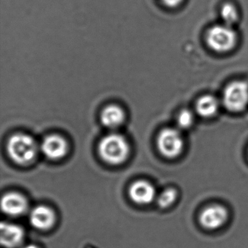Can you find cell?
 <instances>
[{"label": "cell", "mask_w": 248, "mask_h": 248, "mask_svg": "<svg viewBox=\"0 0 248 248\" xmlns=\"http://www.w3.org/2000/svg\"><path fill=\"white\" fill-rule=\"evenodd\" d=\"M23 248H39L38 247L36 246V245H26V246H24Z\"/></svg>", "instance_id": "ac0fdd59"}, {"label": "cell", "mask_w": 248, "mask_h": 248, "mask_svg": "<svg viewBox=\"0 0 248 248\" xmlns=\"http://www.w3.org/2000/svg\"><path fill=\"white\" fill-rule=\"evenodd\" d=\"M194 117L190 110H182L179 113L177 119V123L180 128L188 129L194 124Z\"/></svg>", "instance_id": "2e32d148"}, {"label": "cell", "mask_w": 248, "mask_h": 248, "mask_svg": "<svg viewBox=\"0 0 248 248\" xmlns=\"http://www.w3.org/2000/svg\"><path fill=\"white\" fill-rule=\"evenodd\" d=\"M227 210L223 206L213 204L203 210L200 216L202 226L210 230L218 229L227 221Z\"/></svg>", "instance_id": "8992f818"}, {"label": "cell", "mask_w": 248, "mask_h": 248, "mask_svg": "<svg viewBox=\"0 0 248 248\" xmlns=\"http://www.w3.org/2000/svg\"><path fill=\"white\" fill-rule=\"evenodd\" d=\"M156 191L150 183L143 180L133 183L129 188V196L132 201L138 204H148L155 198Z\"/></svg>", "instance_id": "9c48e42d"}, {"label": "cell", "mask_w": 248, "mask_h": 248, "mask_svg": "<svg viewBox=\"0 0 248 248\" xmlns=\"http://www.w3.org/2000/svg\"><path fill=\"white\" fill-rule=\"evenodd\" d=\"M2 210L10 216H19L27 211L28 202L27 199L17 192H9L2 197Z\"/></svg>", "instance_id": "30bf717a"}, {"label": "cell", "mask_w": 248, "mask_h": 248, "mask_svg": "<svg viewBox=\"0 0 248 248\" xmlns=\"http://www.w3.org/2000/svg\"><path fill=\"white\" fill-rule=\"evenodd\" d=\"M130 146L123 136L111 133L104 136L98 144V154L101 159L110 165H117L127 159Z\"/></svg>", "instance_id": "6da1fadb"}, {"label": "cell", "mask_w": 248, "mask_h": 248, "mask_svg": "<svg viewBox=\"0 0 248 248\" xmlns=\"http://www.w3.org/2000/svg\"><path fill=\"white\" fill-rule=\"evenodd\" d=\"M184 0H161V2L170 8H176L182 3Z\"/></svg>", "instance_id": "e0dca14e"}, {"label": "cell", "mask_w": 248, "mask_h": 248, "mask_svg": "<svg viewBox=\"0 0 248 248\" xmlns=\"http://www.w3.org/2000/svg\"><path fill=\"white\" fill-rule=\"evenodd\" d=\"M219 104L217 98L213 95H206L201 97L197 101L196 109L197 113L203 117H211L217 113Z\"/></svg>", "instance_id": "4fadbf2b"}, {"label": "cell", "mask_w": 248, "mask_h": 248, "mask_svg": "<svg viewBox=\"0 0 248 248\" xmlns=\"http://www.w3.org/2000/svg\"><path fill=\"white\" fill-rule=\"evenodd\" d=\"M206 39L207 45L212 50L217 53H226L234 47L237 36L231 27L224 24L210 28Z\"/></svg>", "instance_id": "3957f363"}, {"label": "cell", "mask_w": 248, "mask_h": 248, "mask_svg": "<svg viewBox=\"0 0 248 248\" xmlns=\"http://www.w3.org/2000/svg\"><path fill=\"white\" fill-rule=\"evenodd\" d=\"M41 150L46 157L57 160L63 158L67 153V142L59 135H50L42 142Z\"/></svg>", "instance_id": "52a82bcc"}, {"label": "cell", "mask_w": 248, "mask_h": 248, "mask_svg": "<svg viewBox=\"0 0 248 248\" xmlns=\"http://www.w3.org/2000/svg\"><path fill=\"white\" fill-rule=\"evenodd\" d=\"M176 198V190L172 188H168L159 194L157 199L158 204L162 208H167L175 202Z\"/></svg>", "instance_id": "9a60e30c"}, {"label": "cell", "mask_w": 248, "mask_h": 248, "mask_svg": "<svg viewBox=\"0 0 248 248\" xmlns=\"http://www.w3.org/2000/svg\"><path fill=\"white\" fill-rule=\"evenodd\" d=\"M0 240L6 248H16L22 244L24 232L22 228L14 223L2 222L0 226Z\"/></svg>", "instance_id": "ba28073f"}, {"label": "cell", "mask_w": 248, "mask_h": 248, "mask_svg": "<svg viewBox=\"0 0 248 248\" xmlns=\"http://www.w3.org/2000/svg\"><path fill=\"white\" fill-rule=\"evenodd\" d=\"M222 19L226 25L231 26L237 21L239 15L236 8L232 4L227 3L223 5L220 11Z\"/></svg>", "instance_id": "5bb4252c"}, {"label": "cell", "mask_w": 248, "mask_h": 248, "mask_svg": "<svg viewBox=\"0 0 248 248\" xmlns=\"http://www.w3.org/2000/svg\"><path fill=\"white\" fill-rule=\"evenodd\" d=\"M31 226L40 230H47L54 224L56 215L50 207L45 205L34 207L30 216Z\"/></svg>", "instance_id": "8fae6325"}, {"label": "cell", "mask_w": 248, "mask_h": 248, "mask_svg": "<svg viewBox=\"0 0 248 248\" xmlns=\"http://www.w3.org/2000/svg\"><path fill=\"white\" fill-rule=\"evenodd\" d=\"M224 107L233 112H239L248 104V85L242 81H235L225 88L223 95Z\"/></svg>", "instance_id": "277c9868"}, {"label": "cell", "mask_w": 248, "mask_h": 248, "mask_svg": "<svg viewBox=\"0 0 248 248\" xmlns=\"http://www.w3.org/2000/svg\"><path fill=\"white\" fill-rule=\"evenodd\" d=\"M7 150L10 157L16 163L27 165L35 159L38 148L31 136L16 133L8 140Z\"/></svg>", "instance_id": "7a4b0ae2"}, {"label": "cell", "mask_w": 248, "mask_h": 248, "mask_svg": "<svg viewBox=\"0 0 248 248\" xmlns=\"http://www.w3.org/2000/svg\"><path fill=\"white\" fill-rule=\"evenodd\" d=\"M156 143L161 155L170 159L179 156L184 147L182 136L173 128L162 130L158 136Z\"/></svg>", "instance_id": "5b68a950"}, {"label": "cell", "mask_w": 248, "mask_h": 248, "mask_svg": "<svg viewBox=\"0 0 248 248\" xmlns=\"http://www.w3.org/2000/svg\"><path fill=\"white\" fill-rule=\"evenodd\" d=\"M124 120V111L114 104L107 106L101 114V121L105 127L114 129L123 124Z\"/></svg>", "instance_id": "7c38bea8"}]
</instances>
